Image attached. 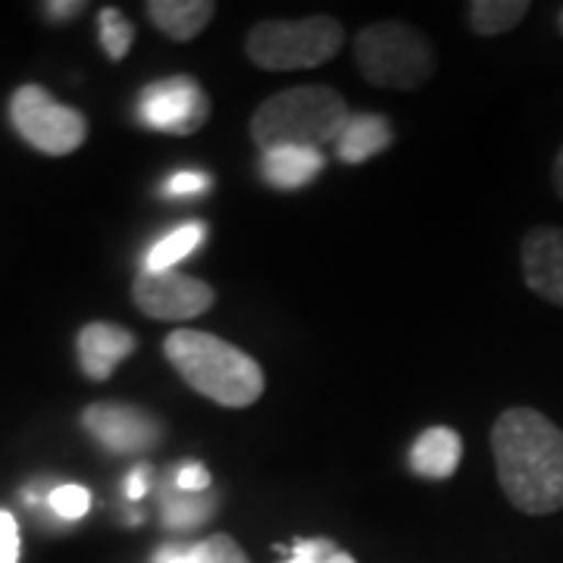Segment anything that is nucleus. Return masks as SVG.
<instances>
[{
    "label": "nucleus",
    "instance_id": "1",
    "mask_svg": "<svg viewBox=\"0 0 563 563\" xmlns=\"http://www.w3.org/2000/svg\"><path fill=\"white\" fill-rule=\"evenodd\" d=\"M492 454L507 501L529 517L563 507V429L536 407H510L492 426Z\"/></svg>",
    "mask_w": 563,
    "mask_h": 563
},
{
    "label": "nucleus",
    "instance_id": "2",
    "mask_svg": "<svg viewBox=\"0 0 563 563\" xmlns=\"http://www.w3.org/2000/svg\"><path fill=\"white\" fill-rule=\"evenodd\" d=\"M163 354L198 395L222 407L239 410L263 398L266 376L261 363L213 332L176 329L173 335H166Z\"/></svg>",
    "mask_w": 563,
    "mask_h": 563
},
{
    "label": "nucleus",
    "instance_id": "3",
    "mask_svg": "<svg viewBox=\"0 0 563 563\" xmlns=\"http://www.w3.org/2000/svg\"><path fill=\"white\" fill-rule=\"evenodd\" d=\"M351 120V110L339 91L325 85L288 88L257 107L251 120V139L263 151L273 147H317L335 144Z\"/></svg>",
    "mask_w": 563,
    "mask_h": 563
},
{
    "label": "nucleus",
    "instance_id": "4",
    "mask_svg": "<svg viewBox=\"0 0 563 563\" xmlns=\"http://www.w3.org/2000/svg\"><path fill=\"white\" fill-rule=\"evenodd\" d=\"M363 79L379 88L417 91L435 76V47L407 22H376L354 41Z\"/></svg>",
    "mask_w": 563,
    "mask_h": 563
},
{
    "label": "nucleus",
    "instance_id": "5",
    "mask_svg": "<svg viewBox=\"0 0 563 563\" xmlns=\"http://www.w3.org/2000/svg\"><path fill=\"white\" fill-rule=\"evenodd\" d=\"M342 22L332 16H307V20L257 22L244 38V51L257 69L295 73L332 60L342 51Z\"/></svg>",
    "mask_w": 563,
    "mask_h": 563
},
{
    "label": "nucleus",
    "instance_id": "6",
    "mask_svg": "<svg viewBox=\"0 0 563 563\" xmlns=\"http://www.w3.org/2000/svg\"><path fill=\"white\" fill-rule=\"evenodd\" d=\"M10 122L25 144L47 157H66L88 139L85 113L63 107L41 85H20L10 98Z\"/></svg>",
    "mask_w": 563,
    "mask_h": 563
},
{
    "label": "nucleus",
    "instance_id": "7",
    "mask_svg": "<svg viewBox=\"0 0 563 563\" xmlns=\"http://www.w3.org/2000/svg\"><path fill=\"white\" fill-rule=\"evenodd\" d=\"M132 301L151 320H195L217 303L213 285L181 269H141L132 282Z\"/></svg>",
    "mask_w": 563,
    "mask_h": 563
},
{
    "label": "nucleus",
    "instance_id": "8",
    "mask_svg": "<svg viewBox=\"0 0 563 563\" xmlns=\"http://www.w3.org/2000/svg\"><path fill=\"white\" fill-rule=\"evenodd\" d=\"M139 117L163 135H195L210 120V98L198 79L169 76L144 85L139 95Z\"/></svg>",
    "mask_w": 563,
    "mask_h": 563
},
{
    "label": "nucleus",
    "instance_id": "9",
    "mask_svg": "<svg viewBox=\"0 0 563 563\" xmlns=\"http://www.w3.org/2000/svg\"><path fill=\"white\" fill-rule=\"evenodd\" d=\"M81 426L113 454H141L157 448L163 439V426L154 413L122 401L88 404Z\"/></svg>",
    "mask_w": 563,
    "mask_h": 563
},
{
    "label": "nucleus",
    "instance_id": "10",
    "mask_svg": "<svg viewBox=\"0 0 563 563\" xmlns=\"http://www.w3.org/2000/svg\"><path fill=\"white\" fill-rule=\"evenodd\" d=\"M526 285L554 307H563V229L561 225H536L526 232L520 247Z\"/></svg>",
    "mask_w": 563,
    "mask_h": 563
},
{
    "label": "nucleus",
    "instance_id": "11",
    "mask_svg": "<svg viewBox=\"0 0 563 563\" xmlns=\"http://www.w3.org/2000/svg\"><path fill=\"white\" fill-rule=\"evenodd\" d=\"M76 347H79V363L81 369H85V376L95 379V383H103L139 347V339L125 325L98 320L88 322L81 329L79 339H76Z\"/></svg>",
    "mask_w": 563,
    "mask_h": 563
},
{
    "label": "nucleus",
    "instance_id": "12",
    "mask_svg": "<svg viewBox=\"0 0 563 563\" xmlns=\"http://www.w3.org/2000/svg\"><path fill=\"white\" fill-rule=\"evenodd\" d=\"M463 457V439L448 426H432L410 448V470L422 479H448L457 473Z\"/></svg>",
    "mask_w": 563,
    "mask_h": 563
},
{
    "label": "nucleus",
    "instance_id": "13",
    "mask_svg": "<svg viewBox=\"0 0 563 563\" xmlns=\"http://www.w3.org/2000/svg\"><path fill=\"white\" fill-rule=\"evenodd\" d=\"M325 157L317 147H273L261 154V176L273 188L295 191L313 181L322 173Z\"/></svg>",
    "mask_w": 563,
    "mask_h": 563
},
{
    "label": "nucleus",
    "instance_id": "14",
    "mask_svg": "<svg viewBox=\"0 0 563 563\" xmlns=\"http://www.w3.org/2000/svg\"><path fill=\"white\" fill-rule=\"evenodd\" d=\"M144 13L166 38L191 41L210 25L217 3L213 0H151L144 3Z\"/></svg>",
    "mask_w": 563,
    "mask_h": 563
},
{
    "label": "nucleus",
    "instance_id": "15",
    "mask_svg": "<svg viewBox=\"0 0 563 563\" xmlns=\"http://www.w3.org/2000/svg\"><path fill=\"white\" fill-rule=\"evenodd\" d=\"M395 129L379 113H351V120L335 141V154L344 163H366L391 147Z\"/></svg>",
    "mask_w": 563,
    "mask_h": 563
},
{
    "label": "nucleus",
    "instance_id": "16",
    "mask_svg": "<svg viewBox=\"0 0 563 563\" xmlns=\"http://www.w3.org/2000/svg\"><path fill=\"white\" fill-rule=\"evenodd\" d=\"M529 13L526 0H473L470 3V25L476 35L492 38L517 29Z\"/></svg>",
    "mask_w": 563,
    "mask_h": 563
},
{
    "label": "nucleus",
    "instance_id": "17",
    "mask_svg": "<svg viewBox=\"0 0 563 563\" xmlns=\"http://www.w3.org/2000/svg\"><path fill=\"white\" fill-rule=\"evenodd\" d=\"M203 235H207V225L198 220L185 222L179 229L166 232L161 242L147 251L144 269H154V273H161V269H176V263L185 261V257L203 242Z\"/></svg>",
    "mask_w": 563,
    "mask_h": 563
},
{
    "label": "nucleus",
    "instance_id": "18",
    "mask_svg": "<svg viewBox=\"0 0 563 563\" xmlns=\"http://www.w3.org/2000/svg\"><path fill=\"white\" fill-rule=\"evenodd\" d=\"M217 510V495L203 492V495H188V492H166L161 498L163 523L169 529H195V526L207 523Z\"/></svg>",
    "mask_w": 563,
    "mask_h": 563
},
{
    "label": "nucleus",
    "instance_id": "19",
    "mask_svg": "<svg viewBox=\"0 0 563 563\" xmlns=\"http://www.w3.org/2000/svg\"><path fill=\"white\" fill-rule=\"evenodd\" d=\"M98 35H101V47L107 51V57L120 63L135 44V25L132 20H125L117 7H103L98 13Z\"/></svg>",
    "mask_w": 563,
    "mask_h": 563
},
{
    "label": "nucleus",
    "instance_id": "20",
    "mask_svg": "<svg viewBox=\"0 0 563 563\" xmlns=\"http://www.w3.org/2000/svg\"><path fill=\"white\" fill-rule=\"evenodd\" d=\"M191 551H195V563H251L242 551V544L232 536H222V532L203 539V542H195Z\"/></svg>",
    "mask_w": 563,
    "mask_h": 563
},
{
    "label": "nucleus",
    "instance_id": "21",
    "mask_svg": "<svg viewBox=\"0 0 563 563\" xmlns=\"http://www.w3.org/2000/svg\"><path fill=\"white\" fill-rule=\"evenodd\" d=\"M47 504L60 520H81L91 507V492L85 485H57L47 495Z\"/></svg>",
    "mask_w": 563,
    "mask_h": 563
},
{
    "label": "nucleus",
    "instance_id": "22",
    "mask_svg": "<svg viewBox=\"0 0 563 563\" xmlns=\"http://www.w3.org/2000/svg\"><path fill=\"white\" fill-rule=\"evenodd\" d=\"M285 563H357L335 548L332 539H298L291 544V561Z\"/></svg>",
    "mask_w": 563,
    "mask_h": 563
},
{
    "label": "nucleus",
    "instance_id": "23",
    "mask_svg": "<svg viewBox=\"0 0 563 563\" xmlns=\"http://www.w3.org/2000/svg\"><path fill=\"white\" fill-rule=\"evenodd\" d=\"M173 483L179 492H188V495H203V492H210V473H207V466L198 461H185L176 470V476H173Z\"/></svg>",
    "mask_w": 563,
    "mask_h": 563
},
{
    "label": "nucleus",
    "instance_id": "24",
    "mask_svg": "<svg viewBox=\"0 0 563 563\" xmlns=\"http://www.w3.org/2000/svg\"><path fill=\"white\" fill-rule=\"evenodd\" d=\"M210 188V176L207 173H195V169H185V173H176L166 181V195L173 198H191V195H203Z\"/></svg>",
    "mask_w": 563,
    "mask_h": 563
},
{
    "label": "nucleus",
    "instance_id": "25",
    "mask_svg": "<svg viewBox=\"0 0 563 563\" xmlns=\"http://www.w3.org/2000/svg\"><path fill=\"white\" fill-rule=\"evenodd\" d=\"M0 563H20V526L10 510H0Z\"/></svg>",
    "mask_w": 563,
    "mask_h": 563
},
{
    "label": "nucleus",
    "instance_id": "26",
    "mask_svg": "<svg viewBox=\"0 0 563 563\" xmlns=\"http://www.w3.org/2000/svg\"><path fill=\"white\" fill-rule=\"evenodd\" d=\"M41 10H44V16L51 22H66L76 20L79 13H85L88 3H85V0H51V3H44Z\"/></svg>",
    "mask_w": 563,
    "mask_h": 563
},
{
    "label": "nucleus",
    "instance_id": "27",
    "mask_svg": "<svg viewBox=\"0 0 563 563\" xmlns=\"http://www.w3.org/2000/svg\"><path fill=\"white\" fill-rule=\"evenodd\" d=\"M151 488V470L147 466H135L129 476H125V498L129 501H141Z\"/></svg>",
    "mask_w": 563,
    "mask_h": 563
},
{
    "label": "nucleus",
    "instance_id": "28",
    "mask_svg": "<svg viewBox=\"0 0 563 563\" xmlns=\"http://www.w3.org/2000/svg\"><path fill=\"white\" fill-rule=\"evenodd\" d=\"M154 563H195V551L191 544H166L157 551Z\"/></svg>",
    "mask_w": 563,
    "mask_h": 563
},
{
    "label": "nucleus",
    "instance_id": "29",
    "mask_svg": "<svg viewBox=\"0 0 563 563\" xmlns=\"http://www.w3.org/2000/svg\"><path fill=\"white\" fill-rule=\"evenodd\" d=\"M554 191H558V198L563 201V147L561 154H558V161H554Z\"/></svg>",
    "mask_w": 563,
    "mask_h": 563
},
{
    "label": "nucleus",
    "instance_id": "30",
    "mask_svg": "<svg viewBox=\"0 0 563 563\" xmlns=\"http://www.w3.org/2000/svg\"><path fill=\"white\" fill-rule=\"evenodd\" d=\"M561 29H563V13H561Z\"/></svg>",
    "mask_w": 563,
    "mask_h": 563
}]
</instances>
